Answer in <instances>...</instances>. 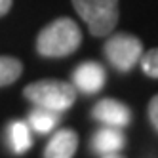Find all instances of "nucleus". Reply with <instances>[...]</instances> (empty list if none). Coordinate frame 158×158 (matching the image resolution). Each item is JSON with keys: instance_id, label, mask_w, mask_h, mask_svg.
Listing matches in <instances>:
<instances>
[{"instance_id": "nucleus-5", "label": "nucleus", "mask_w": 158, "mask_h": 158, "mask_svg": "<svg viewBox=\"0 0 158 158\" xmlns=\"http://www.w3.org/2000/svg\"><path fill=\"white\" fill-rule=\"evenodd\" d=\"M107 73L97 61H84L73 71V86L84 95H95L105 88Z\"/></svg>"}, {"instance_id": "nucleus-14", "label": "nucleus", "mask_w": 158, "mask_h": 158, "mask_svg": "<svg viewBox=\"0 0 158 158\" xmlns=\"http://www.w3.org/2000/svg\"><path fill=\"white\" fill-rule=\"evenodd\" d=\"M14 0H0V17H4L10 10H12Z\"/></svg>"}, {"instance_id": "nucleus-10", "label": "nucleus", "mask_w": 158, "mask_h": 158, "mask_svg": "<svg viewBox=\"0 0 158 158\" xmlns=\"http://www.w3.org/2000/svg\"><path fill=\"white\" fill-rule=\"evenodd\" d=\"M59 114L61 112H55L44 107H36L29 112V126L31 130H35L36 133H52L55 130V126L59 124Z\"/></svg>"}, {"instance_id": "nucleus-7", "label": "nucleus", "mask_w": 158, "mask_h": 158, "mask_svg": "<svg viewBox=\"0 0 158 158\" xmlns=\"http://www.w3.org/2000/svg\"><path fill=\"white\" fill-rule=\"evenodd\" d=\"M78 149V133L74 130L63 128L53 131L50 137L46 149H44V158H73Z\"/></svg>"}, {"instance_id": "nucleus-12", "label": "nucleus", "mask_w": 158, "mask_h": 158, "mask_svg": "<svg viewBox=\"0 0 158 158\" xmlns=\"http://www.w3.org/2000/svg\"><path fill=\"white\" fill-rule=\"evenodd\" d=\"M139 65H141V71L151 76V78H158V48H151L143 52L141 59H139Z\"/></svg>"}, {"instance_id": "nucleus-9", "label": "nucleus", "mask_w": 158, "mask_h": 158, "mask_svg": "<svg viewBox=\"0 0 158 158\" xmlns=\"http://www.w3.org/2000/svg\"><path fill=\"white\" fill-rule=\"evenodd\" d=\"M6 137V145L12 154L21 156L25 154L31 147H32V133H31V126L23 120H12L6 126L4 131Z\"/></svg>"}, {"instance_id": "nucleus-11", "label": "nucleus", "mask_w": 158, "mask_h": 158, "mask_svg": "<svg viewBox=\"0 0 158 158\" xmlns=\"http://www.w3.org/2000/svg\"><path fill=\"white\" fill-rule=\"evenodd\" d=\"M23 74V63L12 55H0V88L14 84Z\"/></svg>"}, {"instance_id": "nucleus-13", "label": "nucleus", "mask_w": 158, "mask_h": 158, "mask_svg": "<svg viewBox=\"0 0 158 158\" xmlns=\"http://www.w3.org/2000/svg\"><path fill=\"white\" fill-rule=\"evenodd\" d=\"M147 116H149L151 126L158 131V94L151 97L149 101V107H147Z\"/></svg>"}, {"instance_id": "nucleus-1", "label": "nucleus", "mask_w": 158, "mask_h": 158, "mask_svg": "<svg viewBox=\"0 0 158 158\" xmlns=\"http://www.w3.org/2000/svg\"><path fill=\"white\" fill-rule=\"evenodd\" d=\"M82 44V31L71 17H57L36 36V52L42 57L59 59L74 53Z\"/></svg>"}, {"instance_id": "nucleus-8", "label": "nucleus", "mask_w": 158, "mask_h": 158, "mask_svg": "<svg viewBox=\"0 0 158 158\" xmlns=\"http://www.w3.org/2000/svg\"><path fill=\"white\" fill-rule=\"evenodd\" d=\"M126 147V135L122 128L105 126L99 128L92 137V151L95 154H109V152H120Z\"/></svg>"}, {"instance_id": "nucleus-15", "label": "nucleus", "mask_w": 158, "mask_h": 158, "mask_svg": "<svg viewBox=\"0 0 158 158\" xmlns=\"http://www.w3.org/2000/svg\"><path fill=\"white\" fill-rule=\"evenodd\" d=\"M101 158H126V156H122L120 152H109V154H101Z\"/></svg>"}, {"instance_id": "nucleus-3", "label": "nucleus", "mask_w": 158, "mask_h": 158, "mask_svg": "<svg viewBox=\"0 0 158 158\" xmlns=\"http://www.w3.org/2000/svg\"><path fill=\"white\" fill-rule=\"evenodd\" d=\"M89 35L107 36L118 23V0H71Z\"/></svg>"}, {"instance_id": "nucleus-6", "label": "nucleus", "mask_w": 158, "mask_h": 158, "mask_svg": "<svg viewBox=\"0 0 158 158\" xmlns=\"http://www.w3.org/2000/svg\"><path fill=\"white\" fill-rule=\"evenodd\" d=\"M92 116L103 124V126H114V128H126L131 122V110L128 105H124L118 99L105 97L95 103Z\"/></svg>"}, {"instance_id": "nucleus-2", "label": "nucleus", "mask_w": 158, "mask_h": 158, "mask_svg": "<svg viewBox=\"0 0 158 158\" xmlns=\"http://www.w3.org/2000/svg\"><path fill=\"white\" fill-rule=\"evenodd\" d=\"M23 95L36 107H44L55 112L69 110L76 101V88L73 82L57 80V78H44L25 86Z\"/></svg>"}, {"instance_id": "nucleus-4", "label": "nucleus", "mask_w": 158, "mask_h": 158, "mask_svg": "<svg viewBox=\"0 0 158 158\" xmlns=\"http://www.w3.org/2000/svg\"><path fill=\"white\" fill-rule=\"evenodd\" d=\"M143 52H145L143 42L130 32H116V35L110 32V36L103 46L107 61L118 73H130L135 65H139Z\"/></svg>"}]
</instances>
